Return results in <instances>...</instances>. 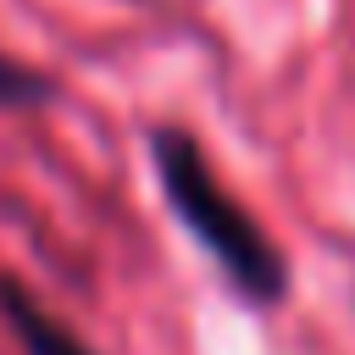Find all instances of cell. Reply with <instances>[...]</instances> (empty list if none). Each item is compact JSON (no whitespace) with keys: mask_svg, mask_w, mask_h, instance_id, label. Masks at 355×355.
<instances>
[{"mask_svg":"<svg viewBox=\"0 0 355 355\" xmlns=\"http://www.w3.org/2000/svg\"><path fill=\"white\" fill-rule=\"evenodd\" d=\"M150 166L155 183L172 205V216L183 222V233L216 261V272L227 277V288L244 305H277L288 300V261L283 250L266 239V227L222 189L211 155L200 150V139L189 128H150Z\"/></svg>","mask_w":355,"mask_h":355,"instance_id":"1","label":"cell"},{"mask_svg":"<svg viewBox=\"0 0 355 355\" xmlns=\"http://www.w3.org/2000/svg\"><path fill=\"white\" fill-rule=\"evenodd\" d=\"M55 100H61V89H55L50 72L0 50V111H39V105H55Z\"/></svg>","mask_w":355,"mask_h":355,"instance_id":"3","label":"cell"},{"mask_svg":"<svg viewBox=\"0 0 355 355\" xmlns=\"http://www.w3.org/2000/svg\"><path fill=\"white\" fill-rule=\"evenodd\" d=\"M0 322L22 344V355H94L61 316H50L17 277H0Z\"/></svg>","mask_w":355,"mask_h":355,"instance_id":"2","label":"cell"}]
</instances>
